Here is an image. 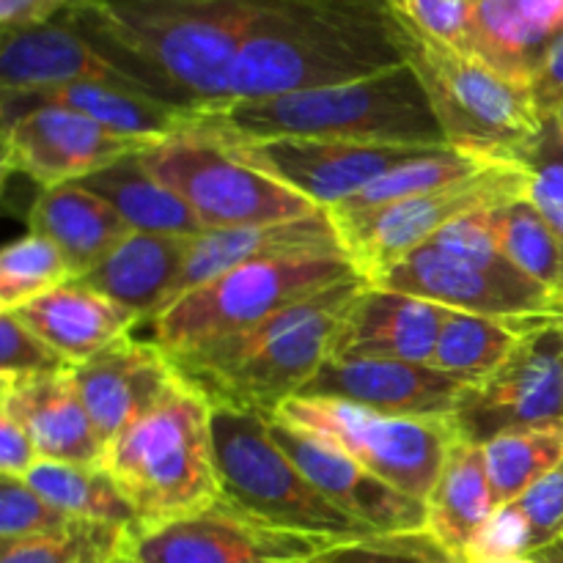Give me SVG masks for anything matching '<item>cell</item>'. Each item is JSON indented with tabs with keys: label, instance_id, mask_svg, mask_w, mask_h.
<instances>
[{
	"label": "cell",
	"instance_id": "cell-2",
	"mask_svg": "<svg viewBox=\"0 0 563 563\" xmlns=\"http://www.w3.org/2000/svg\"><path fill=\"white\" fill-rule=\"evenodd\" d=\"M401 64L388 0H275L231 66V102L344 86Z\"/></svg>",
	"mask_w": 563,
	"mask_h": 563
},
{
	"label": "cell",
	"instance_id": "cell-4",
	"mask_svg": "<svg viewBox=\"0 0 563 563\" xmlns=\"http://www.w3.org/2000/svg\"><path fill=\"white\" fill-rule=\"evenodd\" d=\"M198 130L229 141L330 137L390 146H449L410 64L344 86L234 99L203 110Z\"/></svg>",
	"mask_w": 563,
	"mask_h": 563
},
{
	"label": "cell",
	"instance_id": "cell-24",
	"mask_svg": "<svg viewBox=\"0 0 563 563\" xmlns=\"http://www.w3.org/2000/svg\"><path fill=\"white\" fill-rule=\"evenodd\" d=\"M0 405L25 423L42 462L102 465L104 443L77 394L71 368L47 377L0 379Z\"/></svg>",
	"mask_w": 563,
	"mask_h": 563
},
{
	"label": "cell",
	"instance_id": "cell-20",
	"mask_svg": "<svg viewBox=\"0 0 563 563\" xmlns=\"http://www.w3.org/2000/svg\"><path fill=\"white\" fill-rule=\"evenodd\" d=\"M102 82V86L143 88L104 53H99L66 16L20 33H3L0 86L3 91H47V88ZM154 97V93H152Z\"/></svg>",
	"mask_w": 563,
	"mask_h": 563
},
{
	"label": "cell",
	"instance_id": "cell-14",
	"mask_svg": "<svg viewBox=\"0 0 563 563\" xmlns=\"http://www.w3.org/2000/svg\"><path fill=\"white\" fill-rule=\"evenodd\" d=\"M335 544L344 542L267 526L220 500L203 515L132 539L130 553L141 563H317Z\"/></svg>",
	"mask_w": 563,
	"mask_h": 563
},
{
	"label": "cell",
	"instance_id": "cell-9",
	"mask_svg": "<svg viewBox=\"0 0 563 563\" xmlns=\"http://www.w3.org/2000/svg\"><path fill=\"white\" fill-rule=\"evenodd\" d=\"M275 418L339 445L374 476L423 504L432 495L451 445L460 440L451 418L388 416L341 399L297 396Z\"/></svg>",
	"mask_w": 563,
	"mask_h": 563
},
{
	"label": "cell",
	"instance_id": "cell-28",
	"mask_svg": "<svg viewBox=\"0 0 563 563\" xmlns=\"http://www.w3.org/2000/svg\"><path fill=\"white\" fill-rule=\"evenodd\" d=\"M563 33V0H476V55L528 82Z\"/></svg>",
	"mask_w": 563,
	"mask_h": 563
},
{
	"label": "cell",
	"instance_id": "cell-19",
	"mask_svg": "<svg viewBox=\"0 0 563 563\" xmlns=\"http://www.w3.org/2000/svg\"><path fill=\"white\" fill-rule=\"evenodd\" d=\"M71 379L104 449L181 383L168 352L135 335L71 366Z\"/></svg>",
	"mask_w": 563,
	"mask_h": 563
},
{
	"label": "cell",
	"instance_id": "cell-48",
	"mask_svg": "<svg viewBox=\"0 0 563 563\" xmlns=\"http://www.w3.org/2000/svg\"><path fill=\"white\" fill-rule=\"evenodd\" d=\"M531 91L542 115L555 113L563 104V33L550 44L531 77Z\"/></svg>",
	"mask_w": 563,
	"mask_h": 563
},
{
	"label": "cell",
	"instance_id": "cell-15",
	"mask_svg": "<svg viewBox=\"0 0 563 563\" xmlns=\"http://www.w3.org/2000/svg\"><path fill=\"white\" fill-rule=\"evenodd\" d=\"M154 143L159 141L115 135L77 110L42 104L3 124V168L22 174L38 190H53L86 179Z\"/></svg>",
	"mask_w": 563,
	"mask_h": 563
},
{
	"label": "cell",
	"instance_id": "cell-38",
	"mask_svg": "<svg viewBox=\"0 0 563 563\" xmlns=\"http://www.w3.org/2000/svg\"><path fill=\"white\" fill-rule=\"evenodd\" d=\"M324 563H460L438 537L421 531L372 533L355 542L335 544Z\"/></svg>",
	"mask_w": 563,
	"mask_h": 563
},
{
	"label": "cell",
	"instance_id": "cell-45",
	"mask_svg": "<svg viewBox=\"0 0 563 563\" xmlns=\"http://www.w3.org/2000/svg\"><path fill=\"white\" fill-rule=\"evenodd\" d=\"M91 533V522H75L66 531L0 542V563H71Z\"/></svg>",
	"mask_w": 563,
	"mask_h": 563
},
{
	"label": "cell",
	"instance_id": "cell-17",
	"mask_svg": "<svg viewBox=\"0 0 563 563\" xmlns=\"http://www.w3.org/2000/svg\"><path fill=\"white\" fill-rule=\"evenodd\" d=\"M269 434L295 460V465L317 484L324 498L366 526L372 533L421 531L427 528V504L390 487L372 471L328 440L269 418Z\"/></svg>",
	"mask_w": 563,
	"mask_h": 563
},
{
	"label": "cell",
	"instance_id": "cell-21",
	"mask_svg": "<svg viewBox=\"0 0 563 563\" xmlns=\"http://www.w3.org/2000/svg\"><path fill=\"white\" fill-rule=\"evenodd\" d=\"M451 308L368 284L352 302L333 355L429 363Z\"/></svg>",
	"mask_w": 563,
	"mask_h": 563
},
{
	"label": "cell",
	"instance_id": "cell-46",
	"mask_svg": "<svg viewBox=\"0 0 563 563\" xmlns=\"http://www.w3.org/2000/svg\"><path fill=\"white\" fill-rule=\"evenodd\" d=\"M42 462L36 443L25 423L0 405V476L27 478V473Z\"/></svg>",
	"mask_w": 563,
	"mask_h": 563
},
{
	"label": "cell",
	"instance_id": "cell-6",
	"mask_svg": "<svg viewBox=\"0 0 563 563\" xmlns=\"http://www.w3.org/2000/svg\"><path fill=\"white\" fill-rule=\"evenodd\" d=\"M399 27L407 64L427 91L445 143L489 163H517L544 124L531 86L405 22Z\"/></svg>",
	"mask_w": 563,
	"mask_h": 563
},
{
	"label": "cell",
	"instance_id": "cell-52",
	"mask_svg": "<svg viewBox=\"0 0 563 563\" xmlns=\"http://www.w3.org/2000/svg\"><path fill=\"white\" fill-rule=\"evenodd\" d=\"M487 563H539L533 555H517V559H504V561H487Z\"/></svg>",
	"mask_w": 563,
	"mask_h": 563
},
{
	"label": "cell",
	"instance_id": "cell-36",
	"mask_svg": "<svg viewBox=\"0 0 563 563\" xmlns=\"http://www.w3.org/2000/svg\"><path fill=\"white\" fill-rule=\"evenodd\" d=\"M69 280L75 275L64 253L47 236L27 231L0 253V313L16 311Z\"/></svg>",
	"mask_w": 563,
	"mask_h": 563
},
{
	"label": "cell",
	"instance_id": "cell-30",
	"mask_svg": "<svg viewBox=\"0 0 563 563\" xmlns=\"http://www.w3.org/2000/svg\"><path fill=\"white\" fill-rule=\"evenodd\" d=\"M80 185L104 198L132 231L170 236H196L207 231L174 190L148 174L141 152L115 159L108 168L80 179Z\"/></svg>",
	"mask_w": 563,
	"mask_h": 563
},
{
	"label": "cell",
	"instance_id": "cell-54",
	"mask_svg": "<svg viewBox=\"0 0 563 563\" xmlns=\"http://www.w3.org/2000/svg\"><path fill=\"white\" fill-rule=\"evenodd\" d=\"M561 322H563V306H561Z\"/></svg>",
	"mask_w": 563,
	"mask_h": 563
},
{
	"label": "cell",
	"instance_id": "cell-49",
	"mask_svg": "<svg viewBox=\"0 0 563 563\" xmlns=\"http://www.w3.org/2000/svg\"><path fill=\"white\" fill-rule=\"evenodd\" d=\"M130 533L108 526H91L86 544L71 563H113L115 555L130 544Z\"/></svg>",
	"mask_w": 563,
	"mask_h": 563
},
{
	"label": "cell",
	"instance_id": "cell-7",
	"mask_svg": "<svg viewBox=\"0 0 563 563\" xmlns=\"http://www.w3.org/2000/svg\"><path fill=\"white\" fill-rule=\"evenodd\" d=\"M363 278L346 251L262 258L187 291L152 319V341L168 355L242 333L330 286Z\"/></svg>",
	"mask_w": 563,
	"mask_h": 563
},
{
	"label": "cell",
	"instance_id": "cell-51",
	"mask_svg": "<svg viewBox=\"0 0 563 563\" xmlns=\"http://www.w3.org/2000/svg\"><path fill=\"white\" fill-rule=\"evenodd\" d=\"M113 563H141V561H137L135 559V555H132L130 553V544H126V548L124 550H121V553L119 555H115V561Z\"/></svg>",
	"mask_w": 563,
	"mask_h": 563
},
{
	"label": "cell",
	"instance_id": "cell-39",
	"mask_svg": "<svg viewBox=\"0 0 563 563\" xmlns=\"http://www.w3.org/2000/svg\"><path fill=\"white\" fill-rule=\"evenodd\" d=\"M388 5L412 31L476 55V0H388Z\"/></svg>",
	"mask_w": 563,
	"mask_h": 563
},
{
	"label": "cell",
	"instance_id": "cell-34",
	"mask_svg": "<svg viewBox=\"0 0 563 563\" xmlns=\"http://www.w3.org/2000/svg\"><path fill=\"white\" fill-rule=\"evenodd\" d=\"M489 223L506 256L520 273L542 284L561 300L563 289V251L553 225L548 223L531 196L489 209ZM563 306V302H561Z\"/></svg>",
	"mask_w": 563,
	"mask_h": 563
},
{
	"label": "cell",
	"instance_id": "cell-35",
	"mask_svg": "<svg viewBox=\"0 0 563 563\" xmlns=\"http://www.w3.org/2000/svg\"><path fill=\"white\" fill-rule=\"evenodd\" d=\"M498 506L515 504L531 484L563 462V423L504 432L482 445Z\"/></svg>",
	"mask_w": 563,
	"mask_h": 563
},
{
	"label": "cell",
	"instance_id": "cell-27",
	"mask_svg": "<svg viewBox=\"0 0 563 563\" xmlns=\"http://www.w3.org/2000/svg\"><path fill=\"white\" fill-rule=\"evenodd\" d=\"M27 229L47 236L64 253L75 280L91 273L132 234L124 218L80 181L38 192L27 212Z\"/></svg>",
	"mask_w": 563,
	"mask_h": 563
},
{
	"label": "cell",
	"instance_id": "cell-11",
	"mask_svg": "<svg viewBox=\"0 0 563 563\" xmlns=\"http://www.w3.org/2000/svg\"><path fill=\"white\" fill-rule=\"evenodd\" d=\"M528 187H531L528 170L520 163H495L467 179L438 187L423 196L374 212L330 220L339 229L344 251L350 253L357 273L374 284L401 258L432 242L445 225L482 209H495L528 196Z\"/></svg>",
	"mask_w": 563,
	"mask_h": 563
},
{
	"label": "cell",
	"instance_id": "cell-33",
	"mask_svg": "<svg viewBox=\"0 0 563 563\" xmlns=\"http://www.w3.org/2000/svg\"><path fill=\"white\" fill-rule=\"evenodd\" d=\"M489 165L495 163L476 157V154L460 152L454 146L432 148V152L421 154V157L407 159V163L390 168L388 174L374 179L372 185H366L361 192L346 198L344 203L328 209V214L330 218H352V214L374 212V209L432 192L438 187L454 185V181L467 179V176L478 174V170L489 168Z\"/></svg>",
	"mask_w": 563,
	"mask_h": 563
},
{
	"label": "cell",
	"instance_id": "cell-1",
	"mask_svg": "<svg viewBox=\"0 0 563 563\" xmlns=\"http://www.w3.org/2000/svg\"><path fill=\"white\" fill-rule=\"evenodd\" d=\"M275 0H71L66 20L165 102H231V66Z\"/></svg>",
	"mask_w": 563,
	"mask_h": 563
},
{
	"label": "cell",
	"instance_id": "cell-22",
	"mask_svg": "<svg viewBox=\"0 0 563 563\" xmlns=\"http://www.w3.org/2000/svg\"><path fill=\"white\" fill-rule=\"evenodd\" d=\"M344 251L339 229L330 214L313 212L306 218L278 220L262 225H236V229H207L192 236L190 256L181 273L176 297L209 284L218 275L242 264L262 262V258L295 256V253H328Z\"/></svg>",
	"mask_w": 563,
	"mask_h": 563
},
{
	"label": "cell",
	"instance_id": "cell-43",
	"mask_svg": "<svg viewBox=\"0 0 563 563\" xmlns=\"http://www.w3.org/2000/svg\"><path fill=\"white\" fill-rule=\"evenodd\" d=\"M533 553V528L528 522L526 511L517 504H506L495 509L482 526V531L473 537L471 548L462 555V563H487L517 559V555Z\"/></svg>",
	"mask_w": 563,
	"mask_h": 563
},
{
	"label": "cell",
	"instance_id": "cell-3",
	"mask_svg": "<svg viewBox=\"0 0 563 563\" xmlns=\"http://www.w3.org/2000/svg\"><path fill=\"white\" fill-rule=\"evenodd\" d=\"M366 286V278L344 280L242 333L176 352L170 361L212 407L275 418L333 355L341 324Z\"/></svg>",
	"mask_w": 563,
	"mask_h": 563
},
{
	"label": "cell",
	"instance_id": "cell-16",
	"mask_svg": "<svg viewBox=\"0 0 563 563\" xmlns=\"http://www.w3.org/2000/svg\"><path fill=\"white\" fill-rule=\"evenodd\" d=\"M374 286L401 291L438 302L451 311L482 313V317H553L561 313V300L533 278H500L484 273L462 258L449 256L434 242L412 251L396 267L379 275Z\"/></svg>",
	"mask_w": 563,
	"mask_h": 563
},
{
	"label": "cell",
	"instance_id": "cell-55",
	"mask_svg": "<svg viewBox=\"0 0 563 563\" xmlns=\"http://www.w3.org/2000/svg\"><path fill=\"white\" fill-rule=\"evenodd\" d=\"M317 563H324V561H317Z\"/></svg>",
	"mask_w": 563,
	"mask_h": 563
},
{
	"label": "cell",
	"instance_id": "cell-44",
	"mask_svg": "<svg viewBox=\"0 0 563 563\" xmlns=\"http://www.w3.org/2000/svg\"><path fill=\"white\" fill-rule=\"evenodd\" d=\"M515 504L533 528V553L563 539V462L531 484Z\"/></svg>",
	"mask_w": 563,
	"mask_h": 563
},
{
	"label": "cell",
	"instance_id": "cell-29",
	"mask_svg": "<svg viewBox=\"0 0 563 563\" xmlns=\"http://www.w3.org/2000/svg\"><path fill=\"white\" fill-rule=\"evenodd\" d=\"M493 482L487 473L484 449L456 440L427 500V531L438 537L462 563L473 537L495 515Z\"/></svg>",
	"mask_w": 563,
	"mask_h": 563
},
{
	"label": "cell",
	"instance_id": "cell-31",
	"mask_svg": "<svg viewBox=\"0 0 563 563\" xmlns=\"http://www.w3.org/2000/svg\"><path fill=\"white\" fill-rule=\"evenodd\" d=\"M548 319L550 317L506 319L449 311L438 346H434L432 366L467 385L482 383L495 368L504 366L511 352Z\"/></svg>",
	"mask_w": 563,
	"mask_h": 563
},
{
	"label": "cell",
	"instance_id": "cell-53",
	"mask_svg": "<svg viewBox=\"0 0 563 563\" xmlns=\"http://www.w3.org/2000/svg\"><path fill=\"white\" fill-rule=\"evenodd\" d=\"M555 119H559V124H561V130H563V104L559 110H555Z\"/></svg>",
	"mask_w": 563,
	"mask_h": 563
},
{
	"label": "cell",
	"instance_id": "cell-18",
	"mask_svg": "<svg viewBox=\"0 0 563 563\" xmlns=\"http://www.w3.org/2000/svg\"><path fill=\"white\" fill-rule=\"evenodd\" d=\"M467 383L449 377L429 363L394 357L330 355L300 396L341 399L388 416H454Z\"/></svg>",
	"mask_w": 563,
	"mask_h": 563
},
{
	"label": "cell",
	"instance_id": "cell-26",
	"mask_svg": "<svg viewBox=\"0 0 563 563\" xmlns=\"http://www.w3.org/2000/svg\"><path fill=\"white\" fill-rule=\"evenodd\" d=\"M69 366L91 361L110 344L135 333L141 319L110 297L69 280L11 311Z\"/></svg>",
	"mask_w": 563,
	"mask_h": 563
},
{
	"label": "cell",
	"instance_id": "cell-32",
	"mask_svg": "<svg viewBox=\"0 0 563 563\" xmlns=\"http://www.w3.org/2000/svg\"><path fill=\"white\" fill-rule=\"evenodd\" d=\"M36 493L71 520L91 522V526H108L126 531L132 539L137 537V515L115 478L99 467L86 465H60V462H38L25 478ZM130 539V542H132Z\"/></svg>",
	"mask_w": 563,
	"mask_h": 563
},
{
	"label": "cell",
	"instance_id": "cell-13",
	"mask_svg": "<svg viewBox=\"0 0 563 563\" xmlns=\"http://www.w3.org/2000/svg\"><path fill=\"white\" fill-rule=\"evenodd\" d=\"M220 141L236 159L273 176L275 181L324 212L344 203L396 165L440 148L330 141V137H262V141L220 137Z\"/></svg>",
	"mask_w": 563,
	"mask_h": 563
},
{
	"label": "cell",
	"instance_id": "cell-8",
	"mask_svg": "<svg viewBox=\"0 0 563 563\" xmlns=\"http://www.w3.org/2000/svg\"><path fill=\"white\" fill-rule=\"evenodd\" d=\"M269 418L212 407V443L223 504L284 531L355 542L372 537L295 465L273 440Z\"/></svg>",
	"mask_w": 563,
	"mask_h": 563
},
{
	"label": "cell",
	"instance_id": "cell-5",
	"mask_svg": "<svg viewBox=\"0 0 563 563\" xmlns=\"http://www.w3.org/2000/svg\"><path fill=\"white\" fill-rule=\"evenodd\" d=\"M102 467L137 515V537L220 504L212 405L181 379L104 449ZM135 537V539H137Z\"/></svg>",
	"mask_w": 563,
	"mask_h": 563
},
{
	"label": "cell",
	"instance_id": "cell-37",
	"mask_svg": "<svg viewBox=\"0 0 563 563\" xmlns=\"http://www.w3.org/2000/svg\"><path fill=\"white\" fill-rule=\"evenodd\" d=\"M517 163L528 170V196L537 203L539 212L553 225L563 251V130L555 113L544 115L542 132L537 141L520 154ZM563 302V289H561Z\"/></svg>",
	"mask_w": 563,
	"mask_h": 563
},
{
	"label": "cell",
	"instance_id": "cell-23",
	"mask_svg": "<svg viewBox=\"0 0 563 563\" xmlns=\"http://www.w3.org/2000/svg\"><path fill=\"white\" fill-rule=\"evenodd\" d=\"M42 104L77 110L110 132L137 141H165L201 124L198 108L165 102L135 88L102 86V82H77V86L47 88V91H3V124Z\"/></svg>",
	"mask_w": 563,
	"mask_h": 563
},
{
	"label": "cell",
	"instance_id": "cell-40",
	"mask_svg": "<svg viewBox=\"0 0 563 563\" xmlns=\"http://www.w3.org/2000/svg\"><path fill=\"white\" fill-rule=\"evenodd\" d=\"M75 522L80 520L49 504L25 478L0 476V542L66 531Z\"/></svg>",
	"mask_w": 563,
	"mask_h": 563
},
{
	"label": "cell",
	"instance_id": "cell-12",
	"mask_svg": "<svg viewBox=\"0 0 563 563\" xmlns=\"http://www.w3.org/2000/svg\"><path fill=\"white\" fill-rule=\"evenodd\" d=\"M465 443L484 445L504 432L563 423V322L539 324L500 368L467 385L454 416Z\"/></svg>",
	"mask_w": 563,
	"mask_h": 563
},
{
	"label": "cell",
	"instance_id": "cell-25",
	"mask_svg": "<svg viewBox=\"0 0 563 563\" xmlns=\"http://www.w3.org/2000/svg\"><path fill=\"white\" fill-rule=\"evenodd\" d=\"M190 247L192 236L132 231L77 284L130 308L141 324H148L174 302Z\"/></svg>",
	"mask_w": 563,
	"mask_h": 563
},
{
	"label": "cell",
	"instance_id": "cell-50",
	"mask_svg": "<svg viewBox=\"0 0 563 563\" xmlns=\"http://www.w3.org/2000/svg\"><path fill=\"white\" fill-rule=\"evenodd\" d=\"M533 559H537L539 563H563V539L548 544V548L537 550V553H533Z\"/></svg>",
	"mask_w": 563,
	"mask_h": 563
},
{
	"label": "cell",
	"instance_id": "cell-47",
	"mask_svg": "<svg viewBox=\"0 0 563 563\" xmlns=\"http://www.w3.org/2000/svg\"><path fill=\"white\" fill-rule=\"evenodd\" d=\"M71 0H0V27L3 33L31 31L66 14Z\"/></svg>",
	"mask_w": 563,
	"mask_h": 563
},
{
	"label": "cell",
	"instance_id": "cell-42",
	"mask_svg": "<svg viewBox=\"0 0 563 563\" xmlns=\"http://www.w3.org/2000/svg\"><path fill=\"white\" fill-rule=\"evenodd\" d=\"M71 368L11 311L0 313V379L47 377Z\"/></svg>",
	"mask_w": 563,
	"mask_h": 563
},
{
	"label": "cell",
	"instance_id": "cell-41",
	"mask_svg": "<svg viewBox=\"0 0 563 563\" xmlns=\"http://www.w3.org/2000/svg\"><path fill=\"white\" fill-rule=\"evenodd\" d=\"M487 212L489 209H482V212H473L467 214V218L456 220V223L445 225L432 242L440 251L449 253V256L462 258V262L473 264V267L484 269V273H493L511 280L528 278V275L520 273V269L511 264V258L504 253Z\"/></svg>",
	"mask_w": 563,
	"mask_h": 563
},
{
	"label": "cell",
	"instance_id": "cell-10",
	"mask_svg": "<svg viewBox=\"0 0 563 563\" xmlns=\"http://www.w3.org/2000/svg\"><path fill=\"white\" fill-rule=\"evenodd\" d=\"M143 165L196 212L203 229H236L322 212L229 152L207 130H187L141 152Z\"/></svg>",
	"mask_w": 563,
	"mask_h": 563
}]
</instances>
